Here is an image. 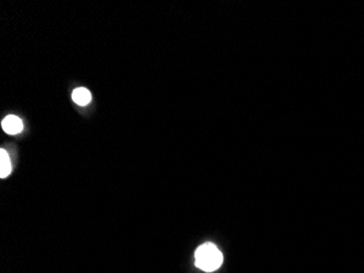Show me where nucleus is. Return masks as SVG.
Instances as JSON below:
<instances>
[{
  "mask_svg": "<svg viewBox=\"0 0 364 273\" xmlns=\"http://www.w3.org/2000/svg\"><path fill=\"white\" fill-rule=\"evenodd\" d=\"M2 127L8 135H17L23 129V121L14 115H9L2 121Z\"/></svg>",
  "mask_w": 364,
  "mask_h": 273,
  "instance_id": "f03ea898",
  "label": "nucleus"
},
{
  "mask_svg": "<svg viewBox=\"0 0 364 273\" xmlns=\"http://www.w3.org/2000/svg\"><path fill=\"white\" fill-rule=\"evenodd\" d=\"M72 100L80 106H85L92 100L91 92L85 87H78L72 93Z\"/></svg>",
  "mask_w": 364,
  "mask_h": 273,
  "instance_id": "7ed1b4c3",
  "label": "nucleus"
},
{
  "mask_svg": "<svg viewBox=\"0 0 364 273\" xmlns=\"http://www.w3.org/2000/svg\"><path fill=\"white\" fill-rule=\"evenodd\" d=\"M223 253L212 243L203 244L195 251V266L205 272L217 270L223 263Z\"/></svg>",
  "mask_w": 364,
  "mask_h": 273,
  "instance_id": "f257e3e1",
  "label": "nucleus"
},
{
  "mask_svg": "<svg viewBox=\"0 0 364 273\" xmlns=\"http://www.w3.org/2000/svg\"><path fill=\"white\" fill-rule=\"evenodd\" d=\"M11 173V162L10 157L5 150L0 151V177L6 178Z\"/></svg>",
  "mask_w": 364,
  "mask_h": 273,
  "instance_id": "20e7f679",
  "label": "nucleus"
}]
</instances>
